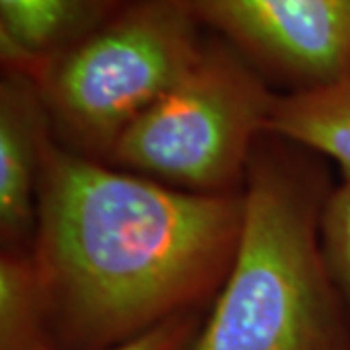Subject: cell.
Segmentation results:
<instances>
[{
	"mask_svg": "<svg viewBox=\"0 0 350 350\" xmlns=\"http://www.w3.org/2000/svg\"><path fill=\"white\" fill-rule=\"evenodd\" d=\"M243 193L204 197L51 138L31 257L55 350L109 349L208 312L238 251Z\"/></svg>",
	"mask_w": 350,
	"mask_h": 350,
	"instance_id": "cell-1",
	"label": "cell"
},
{
	"mask_svg": "<svg viewBox=\"0 0 350 350\" xmlns=\"http://www.w3.org/2000/svg\"><path fill=\"white\" fill-rule=\"evenodd\" d=\"M325 158L265 133L243 187V226L193 350H350V317L327 271Z\"/></svg>",
	"mask_w": 350,
	"mask_h": 350,
	"instance_id": "cell-2",
	"label": "cell"
},
{
	"mask_svg": "<svg viewBox=\"0 0 350 350\" xmlns=\"http://www.w3.org/2000/svg\"><path fill=\"white\" fill-rule=\"evenodd\" d=\"M204 41L175 0H133L33 76L55 142L109 163L126 129L195 66Z\"/></svg>",
	"mask_w": 350,
	"mask_h": 350,
	"instance_id": "cell-3",
	"label": "cell"
},
{
	"mask_svg": "<svg viewBox=\"0 0 350 350\" xmlns=\"http://www.w3.org/2000/svg\"><path fill=\"white\" fill-rule=\"evenodd\" d=\"M276 94L238 51L206 36L199 61L126 129L109 165L193 195H241Z\"/></svg>",
	"mask_w": 350,
	"mask_h": 350,
	"instance_id": "cell-4",
	"label": "cell"
},
{
	"mask_svg": "<svg viewBox=\"0 0 350 350\" xmlns=\"http://www.w3.org/2000/svg\"><path fill=\"white\" fill-rule=\"evenodd\" d=\"M175 2L280 94L323 86L350 72V0Z\"/></svg>",
	"mask_w": 350,
	"mask_h": 350,
	"instance_id": "cell-5",
	"label": "cell"
},
{
	"mask_svg": "<svg viewBox=\"0 0 350 350\" xmlns=\"http://www.w3.org/2000/svg\"><path fill=\"white\" fill-rule=\"evenodd\" d=\"M53 133L36 78L16 68L0 76V250H29L38 189Z\"/></svg>",
	"mask_w": 350,
	"mask_h": 350,
	"instance_id": "cell-6",
	"label": "cell"
},
{
	"mask_svg": "<svg viewBox=\"0 0 350 350\" xmlns=\"http://www.w3.org/2000/svg\"><path fill=\"white\" fill-rule=\"evenodd\" d=\"M133 0H0V63L36 76Z\"/></svg>",
	"mask_w": 350,
	"mask_h": 350,
	"instance_id": "cell-7",
	"label": "cell"
},
{
	"mask_svg": "<svg viewBox=\"0 0 350 350\" xmlns=\"http://www.w3.org/2000/svg\"><path fill=\"white\" fill-rule=\"evenodd\" d=\"M267 133L335 162L350 179V72L323 86L278 92Z\"/></svg>",
	"mask_w": 350,
	"mask_h": 350,
	"instance_id": "cell-8",
	"label": "cell"
},
{
	"mask_svg": "<svg viewBox=\"0 0 350 350\" xmlns=\"http://www.w3.org/2000/svg\"><path fill=\"white\" fill-rule=\"evenodd\" d=\"M0 350H55L29 250H0Z\"/></svg>",
	"mask_w": 350,
	"mask_h": 350,
	"instance_id": "cell-9",
	"label": "cell"
},
{
	"mask_svg": "<svg viewBox=\"0 0 350 350\" xmlns=\"http://www.w3.org/2000/svg\"><path fill=\"white\" fill-rule=\"evenodd\" d=\"M321 250L327 271L350 317V179L333 185L321 213Z\"/></svg>",
	"mask_w": 350,
	"mask_h": 350,
	"instance_id": "cell-10",
	"label": "cell"
},
{
	"mask_svg": "<svg viewBox=\"0 0 350 350\" xmlns=\"http://www.w3.org/2000/svg\"><path fill=\"white\" fill-rule=\"evenodd\" d=\"M208 312H193L177 315L152 331L133 338L129 342L109 347V349L92 350H193L200 329L204 325Z\"/></svg>",
	"mask_w": 350,
	"mask_h": 350,
	"instance_id": "cell-11",
	"label": "cell"
}]
</instances>
